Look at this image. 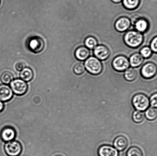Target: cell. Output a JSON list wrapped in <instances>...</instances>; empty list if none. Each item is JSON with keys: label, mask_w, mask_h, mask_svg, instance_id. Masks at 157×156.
<instances>
[{"label": "cell", "mask_w": 157, "mask_h": 156, "mask_svg": "<svg viewBox=\"0 0 157 156\" xmlns=\"http://www.w3.org/2000/svg\"><path fill=\"white\" fill-rule=\"evenodd\" d=\"M137 73L133 68H130L126 70L124 73V77L128 82H132L136 79Z\"/></svg>", "instance_id": "obj_20"}, {"label": "cell", "mask_w": 157, "mask_h": 156, "mask_svg": "<svg viewBox=\"0 0 157 156\" xmlns=\"http://www.w3.org/2000/svg\"><path fill=\"white\" fill-rule=\"evenodd\" d=\"M127 139L124 136H119L115 139L113 141L114 147L117 151H122L125 150L128 146Z\"/></svg>", "instance_id": "obj_15"}, {"label": "cell", "mask_w": 157, "mask_h": 156, "mask_svg": "<svg viewBox=\"0 0 157 156\" xmlns=\"http://www.w3.org/2000/svg\"><path fill=\"white\" fill-rule=\"evenodd\" d=\"M150 103L153 107L156 108L157 107V93L152 95L150 98Z\"/></svg>", "instance_id": "obj_28"}, {"label": "cell", "mask_w": 157, "mask_h": 156, "mask_svg": "<svg viewBox=\"0 0 157 156\" xmlns=\"http://www.w3.org/2000/svg\"><path fill=\"white\" fill-rule=\"evenodd\" d=\"M132 103L134 107L140 111L147 110L150 105V100L146 95L142 93H138L133 96Z\"/></svg>", "instance_id": "obj_3"}, {"label": "cell", "mask_w": 157, "mask_h": 156, "mask_svg": "<svg viewBox=\"0 0 157 156\" xmlns=\"http://www.w3.org/2000/svg\"><path fill=\"white\" fill-rule=\"evenodd\" d=\"M85 45L88 49H94L98 45L97 39L93 36H89L86 38L84 41Z\"/></svg>", "instance_id": "obj_21"}, {"label": "cell", "mask_w": 157, "mask_h": 156, "mask_svg": "<svg viewBox=\"0 0 157 156\" xmlns=\"http://www.w3.org/2000/svg\"><path fill=\"white\" fill-rule=\"evenodd\" d=\"M152 50L148 47H144L140 50V54L143 57L145 58H148L151 56Z\"/></svg>", "instance_id": "obj_27"}, {"label": "cell", "mask_w": 157, "mask_h": 156, "mask_svg": "<svg viewBox=\"0 0 157 156\" xmlns=\"http://www.w3.org/2000/svg\"><path fill=\"white\" fill-rule=\"evenodd\" d=\"M151 49L152 51H153L155 53L157 52V38L155 37L154 39L152 40L150 44Z\"/></svg>", "instance_id": "obj_29"}, {"label": "cell", "mask_w": 157, "mask_h": 156, "mask_svg": "<svg viewBox=\"0 0 157 156\" xmlns=\"http://www.w3.org/2000/svg\"><path fill=\"white\" fill-rule=\"evenodd\" d=\"M85 70V67L82 63L76 64L73 68V71L75 74L77 75L82 74Z\"/></svg>", "instance_id": "obj_26"}, {"label": "cell", "mask_w": 157, "mask_h": 156, "mask_svg": "<svg viewBox=\"0 0 157 156\" xmlns=\"http://www.w3.org/2000/svg\"><path fill=\"white\" fill-rule=\"evenodd\" d=\"M98 156H119V152L113 147L108 145L100 146L98 150Z\"/></svg>", "instance_id": "obj_12"}, {"label": "cell", "mask_w": 157, "mask_h": 156, "mask_svg": "<svg viewBox=\"0 0 157 156\" xmlns=\"http://www.w3.org/2000/svg\"><path fill=\"white\" fill-rule=\"evenodd\" d=\"M112 2L114 3H119L120 2H121V1H122V0H111Z\"/></svg>", "instance_id": "obj_32"}, {"label": "cell", "mask_w": 157, "mask_h": 156, "mask_svg": "<svg viewBox=\"0 0 157 156\" xmlns=\"http://www.w3.org/2000/svg\"><path fill=\"white\" fill-rule=\"evenodd\" d=\"M34 73L31 69L25 67L20 74V77L22 80L25 82H29L33 78Z\"/></svg>", "instance_id": "obj_18"}, {"label": "cell", "mask_w": 157, "mask_h": 156, "mask_svg": "<svg viewBox=\"0 0 157 156\" xmlns=\"http://www.w3.org/2000/svg\"><path fill=\"white\" fill-rule=\"evenodd\" d=\"M124 41L126 45L133 48H137L144 41L143 34L136 30L127 31L124 36Z\"/></svg>", "instance_id": "obj_1"}, {"label": "cell", "mask_w": 157, "mask_h": 156, "mask_svg": "<svg viewBox=\"0 0 157 156\" xmlns=\"http://www.w3.org/2000/svg\"><path fill=\"white\" fill-rule=\"evenodd\" d=\"M25 68V65L22 62H18L15 65V68L18 71H21Z\"/></svg>", "instance_id": "obj_30"}, {"label": "cell", "mask_w": 157, "mask_h": 156, "mask_svg": "<svg viewBox=\"0 0 157 156\" xmlns=\"http://www.w3.org/2000/svg\"><path fill=\"white\" fill-rule=\"evenodd\" d=\"M144 114L142 111H134L132 114V119L136 123H141L144 121Z\"/></svg>", "instance_id": "obj_25"}, {"label": "cell", "mask_w": 157, "mask_h": 156, "mask_svg": "<svg viewBox=\"0 0 157 156\" xmlns=\"http://www.w3.org/2000/svg\"><path fill=\"white\" fill-rule=\"evenodd\" d=\"M157 66L153 62H149L144 64L141 68V75L145 79H151L156 74Z\"/></svg>", "instance_id": "obj_8"}, {"label": "cell", "mask_w": 157, "mask_h": 156, "mask_svg": "<svg viewBox=\"0 0 157 156\" xmlns=\"http://www.w3.org/2000/svg\"><path fill=\"white\" fill-rule=\"evenodd\" d=\"M16 136V132L15 129L12 127L9 126H6L3 128L0 134L2 140L6 142L13 140Z\"/></svg>", "instance_id": "obj_11"}, {"label": "cell", "mask_w": 157, "mask_h": 156, "mask_svg": "<svg viewBox=\"0 0 157 156\" xmlns=\"http://www.w3.org/2000/svg\"><path fill=\"white\" fill-rule=\"evenodd\" d=\"M94 53L95 57L101 60L107 59L110 54L109 49L104 45L97 46L94 49Z\"/></svg>", "instance_id": "obj_10"}, {"label": "cell", "mask_w": 157, "mask_h": 156, "mask_svg": "<svg viewBox=\"0 0 157 156\" xmlns=\"http://www.w3.org/2000/svg\"><path fill=\"white\" fill-rule=\"evenodd\" d=\"M132 23L137 31L140 33H145L148 30L149 27L148 21L145 18L135 16L132 19Z\"/></svg>", "instance_id": "obj_9"}, {"label": "cell", "mask_w": 157, "mask_h": 156, "mask_svg": "<svg viewBox=\"0 0 157 156\" xmlns=\"http://www.w3.org/2000/svg\"><path fill=\"white\" fill-rule=\"evenodd\" d=\"M84 66L88 72L93 75L99 74L103 70L101 61L94 56H90L86 59Z\"/></svg>", "instance_id": "obj_2"}, {"label": "cell", "mask_w": 157, "mask_h": 156, "mask_svg": "<svg viewBox=\"0 0 157 156\" xmlns=\"http://www.w3.org/2000/svg\"><path fill=\"white\" fill-rule=\"evenodd\" d=\"M112 65L115 70L121 72L125 71L128 68L130 63L128 59L125 56H119L113 59Z\"/></svg>", "instance_id": "obj_7"}, {"label": "cell", "mask_w": 157, "mask_h": 156, "mask_svg": "<svg viewBox=\"0 0 157 156\" xmlns=\"http://www.w3.org/2000/svg\"><path fill=\"white\" fill-rule=\"evenodd\" d=\"M10 86L13 93L18 96L25 94L28 88L27 83L20 79H14L10 82Z\"/></svg>", "instance_id": "obj_6"}, {"label": "cell", "mask_w": 157, "mask_h": 156, "mask_svg": "<svg viewBox=\"0 0 157 156\" xmlns=\"http://www.w3.org/2000/svg\"><path fill=\"white\" fill-rule=\"evenodd\" d=\"M4 151L8 156H19L22 152V147L19 142L12 140L6 143Z\"/></svg>", "instance_id": "obj_5"}, {"label": "cell", "mask_w": 157, "mask_h": 156, "mask_svg": "<svg viewBox=\"0 0 157 156\" xmlns=\"http://www.w3.org/2000/svg\"><path fill=\"white\" fill-rule=\"evenodd\" d=\"M13 76L10 72L6 71L4 72L1 76V82L5 85H8L13 80Z\"/></svg>", "instance_id": "obj_22"}, {"label": "cell", "mask_w": 157, "mask_h": 156, "mask_svg": "<svg viewBox=\"0 0 157 156\" xmlns=\"http://www.w3.org/2000/svg\"><path fill=\"white\" fill-rule=\"evenodd\" d=\"M27 44L29 49L34 53H40L44 47V40L38 36H33L29 38Z\"/></svg>", "instance_id": "obj_4"}, {"label": "cell", "mask_w": 157, "mask_h": 156, "mask_svg": "<svg viewBox=\"0 0 157 156\" xmlns=\"http://www.w3.org/2000/svg\"><path fill=\"white\" fill-rule=\"evenodd\" d=\"M56 156H63L62 155H56Z\"/></svg>", "instance_id": "obj_33"}, {"label": "cell", "mask_w": 157, "mask_h": 156, "mask_svg": "<svg viewBox=\"0 0 157 156\" xmlns=\"http://www.w3.org/2000/svg\"><path fill=\"white\" fill-rule=\"evenodd\" d=\"M0 2H1V0H0Z\"/></svg>", "instance_id": "obj_34"}, {"label": "cell", "mask_w": 157, "mask_h": 156, "mask_svg": "<svg viewBox=\"0 0 157 156\" xmlns=\"http://www.w3.org/2000/svg\"><path fill=\"white\" fill-rule=\"evenodd\" d=\"M4 109V104L3 102L0 100V112H2Z\"/></svg>", "instance_id": "obj_31"}, {"label": "cell", "mask_w": 157, "mask_h": 156, "mask_svg": "<svg viewBox=\"0 0 157 156\" xmlns=\"http://www.w3.org/2000/svg\"><path fill=\"white\" fill-rule=\"evenodd\" d=\"M144 61V58L140 53H134L130 56L129 63L132 67H137L142 64Z\"/></svg>", "instance_id": "obj_17"}, {"label": "cell", "mask_w": 157, "mask_h": 156, "mask_svg": "<svg viewBox=\"0 0 157 156\" xmlns=\"http://www.w3.org/2000/svg\"><path fill=\"white\" fill-rule=\"evenodd\" d=\"M141 0H122L123 5L125 9L133 10L139 6Z\"/></svg>", "instance_id": "obj_19"}, {"label": "cell", "mask_w": 157, "mask_h": 156, "mask_svg": "<svg viewBox=\"0 0 157 156\" xmlns=\"http://www.w3.org/2000/svg\"><path fill=\"white\" fill-rule=\"evenodd\" d=\"M131 21L127 17L123 16L118 18L115 23V27L117 31L124 32L130 27Z\"/></svg>", "instance_id": "obj_13"}, {"label": "cell", "mask_w": 157, "mask_h": 156, "mask_svg": "<svg viewBox=\"0 0 157 156\" xmlns=\"http://www.w3.org/2000/svg\"><path fill=\"white\" fill-rule=\"evenodd\" d=\"M90 54L89 49L85 46L78 47L75 52V56L76 59L81 61L86 60L89 58Z\"/></svg>", "instance_id": "obj_16"}, {"label": "cell", "mask_w": 157, "mask_h": 156, "mask_svg": "<svg viewBox=\"0 0 157 156\" xmlns=\"http://www.w3.org/2000/svg\"><path fill=\"white\" fill-rule=\"evenodd\" d=\"M13 96V92L9 85L5 84L0 85V100L1 101H8L12 99Z\"/></svg>", "instance_id": "obj_14"}, {"label": "cell", "mask_w": 157, "mask_h": 156, "mask_svg": "<svg viewBox=\"0 0 157 156\" xmlns=\"http://www.w3.org/2000/svg\"><path fill=\"white\" fill-rule=\"evenodd\" d=\"M127 156H144V154L140 148L136 146H133L128 150Z\"/></svg>", "instance_id": "obj_24"}, {"label": "cell", "mask_w": 157, "mask_h": 156, "mask_svg": "<svg viewBox=\"0 0 157 156\" xmlns=\"http://www.w3.org/2000/svg\"><path fill=\"white\" fill-rule=\"evenodd\" d=\"M145 117L147 120L150 121L155 120L157 116L156 108L151 107L146 111L145 113Z\"/></svg>", "instance_id": "obj_23"}]
</instances>
